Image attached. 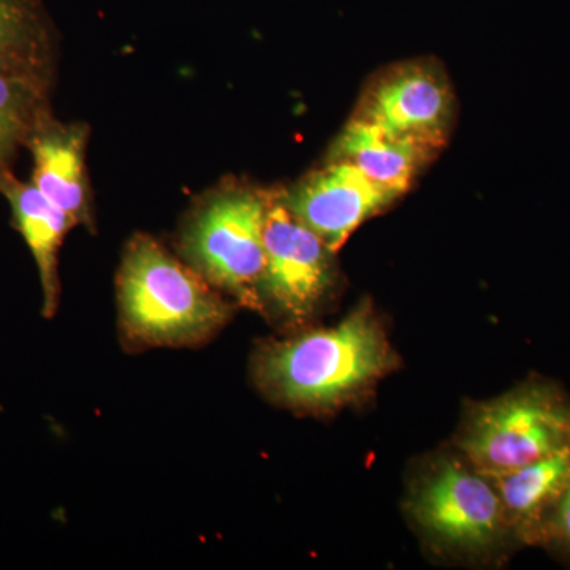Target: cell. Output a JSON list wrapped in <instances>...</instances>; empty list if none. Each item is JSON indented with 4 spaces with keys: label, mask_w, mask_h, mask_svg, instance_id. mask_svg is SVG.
Masks as SVG:
<instances>
[{
    "label": "cell",
    "mask_w": 570,
    "mask_h": 570,
    "mask_svg": "<svg viewBox=\"0 0 570 570\" xmlns=\"http://www.w3.org/2000/svg\"><path fill=\"white\" fill-rule=\"evenodd\" d=\"M264 243L262 309L269 307L288 324H305L332 288L333 250L288 212L281 189L269 190Z\"/></svg>",
    "instance_id": "cell-6"
},
{
    "label": "cell",
    "mask_w": 570,
    "mask_h": 570,
    "mask_svg": "<svg viewBox=\"0 0 570 570\" xmlns=\"http://www.w3.org/2000/svg\"><path fill=\"white\" fill-rule=\"evenodd\" d=\"M0 194L9 202L14 228L31 249L43 292L41 313L50 318L58 311L61 298L59 250L67 234L78 225L69 214L51 204L32 183H22L14 174L7 175L0 181Z\"/></svg>",
    "instance_id": "cell-10"
},
{
    "label": "cell",
    "mask_w": 570,
    "mask_h": 570,
    "mask_svg": "<svg viewBox=\"0 0 570 570\" xmlns=\"http://www.w3.org/2000/svg\"><path fill=\"white\" fill-rule=\"evenodd\" d=\"M436 154L352 116L326 159L346 160L377 186L404 195Z\"/></svg>",
    "instance_id": "cell-11"
},
{
    "label": "cell",
    "mask_w": 570,
    "mask_h": 570,
    "mask_svg": "<svg viewBox=\"0 0 570 570\" xmlns=\"http://www.w3.org/2000/svg\"><path fill=\"white\" fill-rule=\"evenodd\" d=\"M570 448V401L549 384L524 385L480 407L463 449L490 478Z\"/></svg>",
    "instance_id": "cell-4"
},
{
    "label": "cell",
    "mask_w": 570,
    "mask_h": 570,
    "mask_svg": "<svg viewBox=\"0 0 570 570\" xmlns=\"http://www.w3.org/2000/svg\"><path fill=\"white\" fill-rule=\"evenodd\" d=\"M52 82L0 70V181L37 127L51 115Z\"/></svg>",
    "instance_id": "cell-14"
},
{
    "label": "cell",
    "mask_w": 570,
    "mask_h": 570,
    "mask_svg": "<svg viewBox=\"0 0 570 570\" xmlns=\"http://www.w3.org/2000/svg\"><path fill=\"white\" fill-rule=\"evenodd\" d=\"M0 70L55 82V26L43 0H0Z\"/></svg>",
    "instance_id": "cell-13"
},
{
    "label": "cell",
    "mask_w": 570,
    "mask_h": 570,
    "mask_svg": "<svg viewBox=\"0 0 570 570\" xmlns=\"http://www.w3.org/2000/svg\"><path fill=\"white\" fill-rule=\"evenodd\" d=\"M493 479L509 523L524 538L540 539L570 483V448Z\"/></svg>",
    "instance_id": "cell-12"
},
{
    "label": "cell",
    "mask_w": 570,
    "mask_h": 570,
    "mask_svg": "<svg viewBox=\"0 0 570 570\" xmlns=\"http://www.w3.org/2000/svg\"><path fill=\"white\" fill-rule=\"evenodd\" d=\"M116 285L122 335L137 347L200 346L232 316L220 291L146 234L127 243Z\"/></svg>",
    "instance_id": "cell-1"
},
{
    "label": "cell",
    "mask_w": 570,
    "mask_h": 570,
    "mask_svg": "<svg viewBox=\"0 0 570 570\" xmlns=\"http://www.w3.org/2000/svg\"><path fill=\"white\" fill-rule=\"evenodd\" d=\"M393 366L381 325L363 307L336 326L266 344L255 377L268 395L303 409L328 407Z\"/></svg>",
    "instance_id": "cell-2"
},
{
    "label": "cell",
    "mask_w": 570,
    "mask_h": 570,
    "mask_svg": "<svg viewBox=\"0 0 570 570\" xmlns=\"http://www.w3.org/2000/svg\"><path fill=\"white\" fill-rule=\"evenodd\" d=\"M455 108L444 69L431 59H414L395 63L367 82L354 118L438 154L452 132Z\"/></svg>",
    "instance_id": "cell-5"
},
{
    "label": "cell",
    "mask_w": 570,
    "mask_h": 570,
    "mask_svg": "<svg viewBox=\"0 0 570 570\" xmlns=\"http://www.w3.org/2000/svg\"><path fill=\"white\" fill-rule=\"evenodd\" d=\"M281 197L288 212L336 253L360 225L400 195L377 186L346 160L326 159L324 167L281 189Z\"/></svg>",
    "instance_id": "cell-7"
},
{
    "label": "cell",
    "mask_w": 570,
    "mask_h": 570,
    "mask_svg": "<svg viewBox=\"0 0 570 570\" xmlns=\"http://www.w3.org/2000/svg\"><path fill=\"white\" fill-rule=\"evenodd\" d=\"M415 515L431 534L464 549H482L508 523L498 491L459 463H445L423 483Z\"/></svg>",
    "instance_id": "cell-8"
},
{
    "label": "cell",
    "mask_w": 570,
    "mask_h": 570,
    "mask_svg": "<svg viewBox=\"0 0 570 570\" xmlns=\"http://www.w3.org/2000/svg\"><path fill=\"white\" fill-rule=\"evenodd\" d=\"M540 539L551 540L570 554V483L558 502L557 509L551 513Z\"/></svg>",
    "instance_id": "cell-15"
},
{
    "label": "cell",
    "mask_w": 570,
    "mask_h": 570,
    "mask_svg": "<svg viewBox=\"0 0 570 570\" xmlns=\"http://www.w3.org/2000/svg\"><path fill=\"white\" fill-rule=\"evenodd\" d=\"M89 127L47 116L26 148L32 154L31 183L77 225L94 230L92 190L86 151Z\"/></svg>",
    "instance_id": "cell-9"
},
{
    "label": "cell",
    "mask_w": 570,
    "mask_h": 570,
    "mask_svg": "<svg viewBox=\"0 0 570 570\" xmlns=\"http://www.w3.org/2000/svg\"><path fill=\"white\" fill-rule=\"evenodd\" d=\"M269 190L223 181L202 195L184 219L179 253L217 291L262 311L264 228Z\"/></svg>",
    "instance_id": "cell-3"
}]
</instances>
